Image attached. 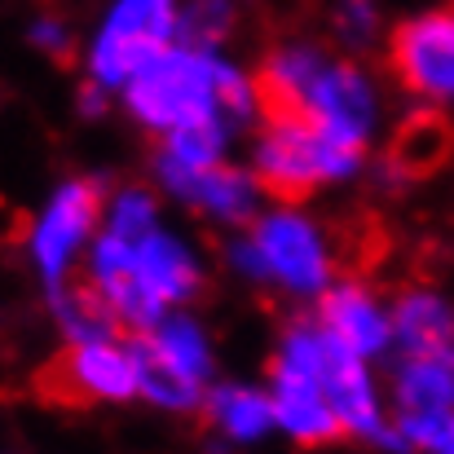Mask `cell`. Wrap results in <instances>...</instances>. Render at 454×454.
<instances>
[{
  "label": "cell",
  "mask_w": 454,
  "mask_h": 454,
  "mask_svg": "<svg viewBox=\"0 0 454 454\" xmlns=\"http://www.w3.org/2000/svg\"><path fill=\"white\" fill-rule=\"evenodd\" d=\"M124 102L133 120L159 137L190 120H225L230 129H239L256 111V84L216 49L168 44L124 84Z\"/></svg>",
  "instance_id": "obj_1"
},
{
  "label": "cell",
  "mask_w": 454,
  "mask_h": 454,
  "mask_svg": "<svg viewBox=\"0 0 454 454\" xmlns=\"http://www.w3.org/2000/svg\"><path fill=\"white\" fill-rule=\"evenodd\" d=\"M362 154L366 146H348L309 120H265L252 151V172L270 199L296 207L317 185L353 176L362 168Z\"/></svg>",
  "instance_id": "obj_2"
},
{
  "label": "cell",
  "mask_w": 454,
  "mask_h": 454,
  "mask_svg": "<svg viewBox=\"0 0 454 454\" xmlns=\"http://www.w3.org/2000/svg\"><path fill=\"white\" fill-rule=\"evenodd\" d=\"M317 335H322V322L296 317L292 326H283L278 353L270 357V388H274L278 428L296 446H309V450L344 437V419L335 415V406L322 388V375H317Z\"/></svg>",
  "instance_id": "obj_3"
},
{
  "label": "cell",
  "mask_w": 454,
  "mask_h": 454,
  "mask_svg": "<svg viewBox=\"0 0 454 454\" xmlns=\"http://www.w3.org/2000/svg\"><path fill=\"white\" fill-rule=\"evenodd\" d=\"M31 393L58 411H84L93 402H129L142 393L137 362L120 340H71L31 375Z\"/></svg>",
  "instance_id": "obj_4"
},
{
  "label": "cell",
  "mask_w": 454,
  "mask_h": 454,
  "mask_svg": "<svg viewBox=\"0 0 454 454\" xmlns=\"http://www.w3.org/2000/svg\"><path fill=\"white\" fill-rule=\"evenodd\" d=\"M181 0H115L89 44V80L124 89L146 62L176 44Z\"/></svg>",
  "instance_id": "obj_5"
},
{
  "label": "cell",
  "mask_w": 454,
  "mask_h": 454,
  "mask_svg": "<svg viewBox=\"0 0 454 454\" xmlns=\"http://www.w3.org/2000/svg\"><path fill=\"white\" fill-rule=\"evenodd\" d=\"M393 80L428 106H454V0L402 18L384 40Z\"/></svg>",
  "instance_id": "obj_6"
},
{
  "label": "cell",
  "mask_w": 454,
  "mask_h": 454,
  "mask_svg": "<svg viewBox=\"0 0 454 454\" xmlns=\"http://www.w3.org/2000/svg\"><path fill=\"white\" fill-rule=\"evenodd\" d=\"M98 221H102V181H93V176L67 181L49 199V207L35 216L27 252L49 292H58L71 278V261L84 247V239L98 230Z\"/></svg>",
  "instance_id": "obj_7"
},
{
  "label": "cell",
  "mask_w": 454,
  "mask_h": 454,
  "mask_svg": "<svg viewBox=\"0 0 454 454\" xmlns=\"http://www.w3.org/2000/svg\"><path fill=\"white\" fill-rule=\"evenodd\" d=\"M252 239L265 256L270 283L287 287L292 296H322L331 287V243L309 216L292 207L256 216Z\"/></svg>",
  "instance_id": "obj_8"
},
{
  "label": "cell",
  "mask_w": 454,
  "mask_h": 454,
  "mask_svg": "<svg viewBox=\"0 0 454 454\" xmlns=\"http://www.w3.org/2000/svg\"><path fill=\"white\" fill-rule=\"evenodd\" d=\"M301 120L348 146H366L380 124V93L353 58H331L304 93Z\"/></svg>",
  "instance_id": "obj_9"
},
{
  "label": "cell",
  "mask_w": 454,
  "mask_h": 454,
  "mask_svg": "<svg viewBox=\"0 0 454 454\" xmlns=\"http://www.w3.org/2000/svg\"><path fill=\"white\" fill-rule=\"evenodd\" d=\"M163 190L172 199H181L185 207L212 216V221H225V225H247L256 221V199L265 194L256 172H243V168H230V163H212V168H185L168 154H159L154 163Z\"/></svg>",
  "instance_id": "obj_10"
},
{
  "label": "cell",
  "mask_w": 454,
  "mask_h": 454,
  "mask_svg": "<svg viewBox=\"0 0 454 454\" xmlns=\"http://www.w3.org/2000/svg\"><path fill=\"white\" fill-rule=\"evenodd\" d=\"M317 375H322V388H326L335 415L344 419V433L384 442L388 424H384L375 384H371V375H366V357H362L357 348H348V344H344L335 331H326V326H322V335H317Z\"/></svg>",
  "instance_id": "obj_11"
},
{
  "label": "cell",
  "mask_w": 454,
  "mask_h": 454,
  "mask_svg": "<svg viewBox=\"0 0 454 454\" xmlns=\"http://www.w3.org/2000/svg\"><path fill=\"white\" fill-rule=\"evenodd\" d=\"M454 159V120L446 106H419L411 111L388 151L380 159V181L384 185H402V181H424V176H437L446 163Z\"/></svg>",
  "instance_id": "obj_12"
},
{
  "label": "cell",
  "mask_w": 454,
  "mask_h": 454,
  "mask_svg": "<svg viewBox=\"0 0 454 454\" xmlns=\"http://www.w3.org/2000/svg\"><path fill=\"white\" fill-rule=\"evenodd\" d=\"M317 322L326 331H335L348 348H357L362 357H380L388 353L393 344V309H384L380 296L357 278H340L335 287L322 292V304H317Z\"/></svg>",
  "instance_id": "obj_13"
},
{
  "label": "cell",
  "mask_w": 454,
  "mask_h": 454,
  "mask_svg": "<svg viewBox=\"0 0 454 454\" xmlns=\"http://www.w3.org/2000/svg\"><path fill=\"white\" fill-rule=\"evenodd\" d=\"M133 265H137L142 283L168 309L199 296V287H203V270H199L194 252L176 234H168V230H151L146 239L133 243Z\"/></svg>",
  "instance_id": "obj_14"
},
{
  "label": "cell",
  "mask_w": 454,
  "mask_h": 454,
  "mask_svg": "<svg viewBox=\"0 0 454 454\" xmlns=\"http://www.w3.org/2000/svg\"><path fill=\"white\" fill-rule=\"evenodd\" d=\"M393 344L402 348V357L454 348V304L442 292L406 287L393 301Z\"/></svg>",
  "instance_id": "obj_15"
},
{
  "label": "cell",
  "mask_w": 454,
  "mask_h": 454,
  "mask_svg": "<svg viewBox=\"0 0 454 454\" xmlns=\"http://www.w3.org/2000/svg\"><path fill=\"white\" fill-rule=\"evenodd\" d=\"M397 415H450L454 411V348L411 353L393 375Z\"/></svg>",
  "instance_id": "obj_16"
},
{
  "label": "cell",
  "mask_w": 454,
  "mask_h": 454,
  "mask_svg": "<svg viewBox=\"0 0 454 454\" xmlns=\"http://www.w3.org/2000/svg\"><path fill=\"white\" fill-rule=\"evenodd\" d=\"M203 415H207V424L221 428L230 442H256V437H265V433L278 424L274 397H265V393H256V388H243V384L212 388L207 402H203Z\"/></svg>",
  "instance_id": "obj_17"
},
{
  "label": "cell",
  "mask_w": 454,
  "mask_h": 454,
  "mask_svg": "<svg viewBox=\"0 0 454 454\" xmlns=\"http://www.w3.org/2000/svg\"><path fill=\"white\" fill-rule=\"evenodd\" d=\"M142 335L176 375H185V380L207 388V380H212V344H207V335H203V326L194 317H168V322H159L154 331H142Z\"/></svg>",
  "instance_id": "obj_18"
},
{
  "label": "cell",
  "mask_w": 454,
  "mask_h": 454,
  "mask_svg": "<svg viewBox=\"0 0 454 454\" xmlns=\"http://www.w3.org/2000/svg\"><path fill=\"white\" fill-rule=\"evenodd\" d=\"M129 353H133V362H137V380H142V393H146L151 402L168 406V411H199V406L207 402V388L194 384V380H185V375H176L151 344H146L142 331L129 335Z\"/></svg>",
  "instance_id": "obj_19"
},
{
  "label": "cell",
  "mask_w": 454,
  "mask_h": 454,
  "mask_svg": "<svg viewBox=\"0 0 454 454\" xmlns=\"http://www.w3.org/2000/svg\"><path fill=\"white\" fill-rule=\"evenodd\" d=\"M239 31V4L234 0H185L176 18V44L190 49H221Z\"/></svg>",
  "instance_id": "obj_20"
},
{
  "label": "cell",
  "mask_w": 454,
  "mask_h": 454,
  "mask_svg": "<svg viewBox=\"0 0 454 454\" xmlns=\"http://www.w3.org/2000/svg\"><path fill=\"white\" fill-rule=\"evenodd\" d=\"M225 142H230L225 120H190L163 133V154L185 168H212V163H225Z\"/></svg>",
  "instance_id": "obj_21"
},
{
  "label": "cell",
  "mask_w": 454,
  "mask_h": 454,
  "mask_svg": "<svg viewBox=\"0 0 454 454\" xmlns=\"http://www.w3.org/2000/svg\"><path fill=\"white\" fill-rule=\"evenodd\" d=\"M154 216H159V207H154L151 190H146V185H129V190L115 194V203H111V212H106V230L120 234V239H129V243H137V239H146L151 230H159Z\"/></svg>",
  "instance_id": "obj_22"
},
{
  "label": "cell",
  "mask_w": 454,
  "mask_h": 454,
  "mask_svg": "<svg viewBox=\"0 0 454 454\" xmlns=\"http://www.w3.org/2000/svg\"><path fill=\"white\" fill-rule=\"evenodd\" d=\"M380 31V0H331V35L344 49H366Z\"/></svg>",
  "instance_id": "obj_23"
},
{
  "label": "cell",
  "mask_w": 454,
  "mask_h": 454,
  "mask_svg": "<svg viewBox=\"0 0 454 454\" xmlns=\"http://www.w3.org/2000/svg\"><path fill=\"white\" fill-rule=\"evenodd\" d=\"M397 428L419 450L454 454V411L450 415H397Z\"/></svg>",
  "instance_id": "obj_24"
},
{
  "label": "cell",
  "mask_w": 454,
  "mask_h": 454,
  "mask_svg": "<svg viewBox=\"0 0 454 454\" xmlns=\"http://www.w3.org/2000/svg\"><path fill=\"white\" fill-rule=\"evenodd\" d=\"M27 40L35 44V49H44L53 62H71V53H75V35H71V27L58 18V13H40L31 27H27Z\"/></svg>",
  "instance_id": "obj_25"
}]
</instances>
